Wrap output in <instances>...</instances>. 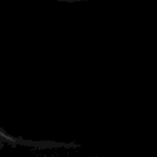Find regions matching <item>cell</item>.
I'll use <instances>...</instances> for the list:
<instances>
[{
    "label": "cell",
    "mask_w": 157,
    "mask_h": 157,
    "mask_svg": "<svg viewBox=\"0 0 157 157\" xmlns=\"http://www.w3.org/2000/svg\"><path fill=\"white\" fill-rule=\"evenodd\" d=\"M0 145H11V146H28L36 148H55V147H74L76 144H65V142H55V141H33L26 140L22 137L12 136L0 128Z\"/></svg>",
    "instance_id": "1"
},
{
    "label": "cell",
    "mask_w": 157,
    "mask_h": 157,
    "mask_svg": "<svg viewBox=\"0 0 157 157\" xmlns=\"http://www.w3.org/2000/svg\"><path fill=\"white\" fill-rule=\"evenodd\" d=\"M58 1H64V2H76V1H87V0H58Z\"/></svg>",
    "instance_id": "2"
},
{
    "label": "cell",
    "mask_w": 157,
    "mask_h": 157,
    "mask_svg": "<svg viewBox=\"0 0 157 157\" xmlns=\"http://www.w3.org/2000/svg\"><path fill=\"white\" fill-rule=\"evenodd\" d=\"M0 1H1V0H0Z\"/></svg>",
    "instance_id": "3"
}]
</instances>
